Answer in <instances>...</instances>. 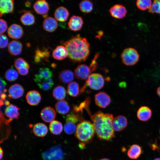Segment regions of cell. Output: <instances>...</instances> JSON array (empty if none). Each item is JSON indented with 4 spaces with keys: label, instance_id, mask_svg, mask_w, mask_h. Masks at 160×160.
Returning <instances> with one entry per match:
<instances>
[{
    "label": "cell",
    "instance_id": "cell-1",
    "mask_svg": "<svg viewBox=\"0 0 160 160\" xmlns=\"http://www.w3.org/2000/svg\"><path fill=\"white\" fill-rule=\"evenodd\" d=\"M68 57L73 63L85 61L90 53V44L87 39L78 34L64 43Z\"/></svg>",
    "mask_w": 160,
    "mask_h": 160
},
{
    "label": "cell",
    "instance_id": "cell-2",
    "mask_svg": "<svg viewBox=\"0 0 160 160\" xmlns=\"http://www.w3.org/2000/svg\"><path fill=\"white\" fill-rule=\"evenodd\" d=\"M97 136L100 140L109 141L114 136L112 124V114L105 113L99 110L90 116Z\"/></svg>",
    "mask_w": 160,
    "mask_h": 160
},
{
    "label": "cell",
    "instance_id": "cell-3",
    "mask_svg": "<svg viewBox=\"0 0 160 160\" xmlns=\"http://www.w3.org/2000/svg\"><path fill=\"white\" fill-rule=\"evenodd\" d=\"M95 132L93 124L89 121L82 120L77 125L75 136L81 143L85 144L91 141Z\"/></svg>",
    "mask_w": 160,
    "mask_h": 160
},
{
    "label": "cell",
    "instance_id": "cell-4",
    "mask_svg": "<svg viewBox=\"0 0 160 160\" xmlns=\"http://www.w3.org/2000/svg\"><path fill=\"white\" fill-rule=\"evenodd\" d=\"M104 82V78L100 74L98 73L92 74L87 79L85 84L80 89V92H84L87 86L94 90H100L103 87Z\"/></svg>",
    "mask_w": 160,
    "mask_h": 160
},
{
    "label": "cell",
    "instance_id": "cell-5",
    "mask_svg": "<svg viewBox=\"0 0 160 160\" xmlns=\"http://www.w3.org/2000/svg\"><path fill=\"white\" fill-rule=\"evenodd\" d=\"M121 58L124 64L127 66H132L138 62L139 59V55L135 49L129 47L123 50L121 54Z\"/></svg>",
    "mask_w": 160,
    "mask_h": 160
},
{
    "label": "cell",
    "instance_id": "cell-6",
    "mask_svg": "<svg viewBox=\"0 0 160 160\" xmlns=\"http://www.w3.org/2000/svg\"><path fill=\"white\" fill-rule=\"evenodd\" d=\"M81 120V117L75 113L71 112L68 114L66 116L64 127L65 132L69 135L74 133L76 132V124Z\"/></svg>",
    "mask_w": 160,
    "mask_h": 160
},
{
    "label": "cell",
    "instance_id": "cell-7",
    "mask_svg": "<svg viewBox=\"0 0 160 160\" xmlns=\"http://www.w3.org/2000/svg\"><path fill=\"white\" fill-rule=\"evenodd\" d=\"M95 100L96 104L102 108H105L111 102L110 97L104 92H100L95 96Z\"/></svg>",
    "mask_w": 160,
    "mask_h": 160
},
{
    "label": "cell",
    "instance_id": "cell-8",
    "mask_svg": "<svg viewBox=\"0 0 160 160\" xmlns=\"http://www.w3.org/2000/svg\"><path fill=\"white\" fill-rule=\"evenodd\" d=\"M109 13L111 16L116 19H122L125 17L127 11L125 6L120 4H116L110 9Z\"/></svg>",
    "mask_w": 160,
    "mask_h": 160
},
{
    "label": "cell",
    "instance_id": "cell-9",
    "mask_svg": "<svg viewBox=\"0 0 160 160\" xmlns=\"http://www.w3.org/2000/svg\"><path fill=\"white\" fill-rule=\"evenodd\" d=\"M92 72L89 66L84 64L79 65L76 68L74 74L79 79L85 80L88 78Z\"/></svg>",
    "mask_w": 160,
    "mask_h": 160
},
{
    "label": "cell",
    "instance_id": "cell-10",
    "mask_svg": "<svg viewBox=\"0 0 160 160\" xmlns=\"http://www.w3.org/2000/svg\"><path fill=\"white\" fill-rule=\"evenodd\" d=\"M128 121L126 118L122 115L118 116L113 118L112 124L114 131L119 132L127 127Z\"/></svg>",
    "mask_w": 160,
    "mask_h": 160
},
{
    "label": "cell",
    "instance_id": "cell-11",
    "mask_svg": "<svg viewBox=\"0 0 160 160\" xmlns=\"http://www.w3.org/2000/svg\"><path fill=\"white\" fill-rule=\"evenodd\" d=\"M7 33L9 37L11 38L18 39L23 36V31L20 25L16 24H13L9 27Z\"/></svg>",
    "mask_w": 160,
    "mask_h": 160
},
{
    "label": "cell",
    "instance_id": "cell-12",
    "mask_svg": "<svg viewBox=\"0 0 160 160\" xmlns=\"http://www.w3.org/2000/svg\"><path fill=\"white\" fill-rule=\"evenodd\" d=\"M83 24L82 18L79 16L73 15L70 18L68 23L69 29L73 31H77L80 30Z\"/></svg>",
    "mask_w": 160,
    "mask_h": 160
},
{
    "label": "cell",
    "instance_id": "cell-13",
    "mask_svg": "<svg viewBox=\"0 0 160 160\" xmlns=\"http://www.w3.org/2000/svg\"><path fill=\"white\" fill-rule=\"evenodd\" d=\"M43 120L46 122H51L55 118L56 113L54 109L50 107L44 108L40 113Z\"/></svg>",
    "mask_w": 160,
    "mask_h": 160
},
{
    "label": "cell",
    "instance_id": "cell-14",
    "mask_svg": "<svg viewBox=\"0 0 160 160\" xmlns=\"http://www.w3.org/2000/svg\"><path fill=\"white\" fill-rule=\"evenodd\" d=\"M53 76L52 72L48 68L39 69L38 73L34 76V81L37 83L39 82L51 78Z\"/></svg>",
    "mask_w": 160,
    "mask_h": 160
},
{
    "label": "cell",
    "instance_id": "cell-15",
    "mask_svg": "<svg viewBox=\"0 0 160 160\" xmlns=\"http://www.w3.org/2000/svg\"><path fill=\"white\" fill-rule=\"evenodd\" d=\"M24 89L22 86L18 84L11 85L8 90L9 97L17 99L21 97L23 95Z\"/></svg>",
    "mask_w": 160,
    "mask_h": 160
},
{
    "label": "cell",
    "instance_id": "cell-16",
    "mask_svg": "<svg viewBox=\"0 0 160 160\" xmlns=\"http://www.w3.org/2000/svg\"><path fill=\"white\" fill-rule=\"evenodd\" d=\"M26 99L27 103L30 105H38L41 101V97L39 92L36 90H31L27 93Z\"/></svg>",
    "mask_w": 160,
    "mask_h": 160
},
{
    "label": "cell",
    "instance_id": "cell-17",
    "mask_svg": "<svg viewBox=\"0 0 160 160\" xmlns=\"http://www.w3.org/2000/svg\"><path fill=\"white\" fill-rule=\"evenodd\" d=\"M33 8L38 14L47 15L49 10V6L48 2L44 0H39L36 1L33 5Z\"/></svg>",
    "mask_w": 160,
    "mask_h": 160
},
{
    "label": "cell",
    "instance_id": "cell-18",
    "mask_svg": "<svg viewBox=\"0 0 160 160\" xmlns=\"http://www.w3.org/2000/svg\"><path fill=\"white\" fill-rule=\"evenodd\" d=\"M19 110V108L17 106L10 104L5 109V115L11 121L12 119H18L20 115Z\"/></svg>",
    "mask_w": 160,
    "mask_h": 160
},
{
    "label": "cell",
    "instance_id": "cell-19",
    "mask_svg": "<svg viewBox=\"0 0 160 160\" xmlns=\"http://www.w3.org/2000/svg\"><path fill=\"white\" fill-rule=\"evenodd\" d=\"M14 9V0H1L0 1V17L4 13H12Z\"/></svg>",
    "mask_w": 160,
    "mask_h": 160
},
{
    "label": "cell",
    "instance_id": "cell-20",
    "mask_svg": "<svg viewBox=\"0 0 160 160\" xmlns=\"http://www.w3.org/2000/svg\"><path fill=\"white\" fill-rule=\"evenodd\" d=\"M69 15V12L65 7L60 6L57 8L54 12V16L57 20L61 22L67 20Z\"/></svg>",
    "mask_w": 160,
    "mask_h": 160
},
{
    "label": "cell",
    "instance_id": "cell-21",
    "mask_svg": "<svg viewBox=\"0 0 160 160\" xmlns=\"http://www.w3.org/2000/svg\"><path fill=\"white\" fill-rule=\"evenodd\" d=\"M43 26L44 29L47 31L52 32L54 31L58 26L56 20L51 17L46 18L43 21Z\"/></svg>",
    "mask_w": 160,
    "mask_h": 160
},
{
    "label": "cell",
    "instance_id": "cell-22",
    "mask_svg": "<svg viewBox=\"0 0 160 160\" xmlns=\"http://www.w3.org/2000/svg\"><path fill=\"white\" fill-rule=\"evenodd\" d=\"M22 45L19 41L13 40L11 41L8 45V50L9 53L12 55H17L22 52Z\"/></svg>",
    "mask_w": 160,
    "mask_h": 160
},
{
    "label": "cell",
    "instance_id": "cell-23",
    "mask_svg": "<svg viewBox=\"0 0 160 160\" xmlns=\"http://www.w3.org/2000/svg\"><path fill=\"white\" fill-rule=\"evenodd\" d=\"M151 110L149 107L146 106L140 107L137 112V118L140 120L143 121L148 120L151 118Z\"/></svg>",
    "mask_w": 160,
    "mask_h": 160
},
{
    "label": "cell",
    "instance_id": "cell-24",
    "mask_svg": "<svg viewBox=\"0 0 160 160\" xmlns=\"http://www.w3.org/2000/svg\"><path fill=\"white\" fill-rule=\"evenodd\" d=\"M52 55L54 59L58 60H62L68 57L67 51L65 46H58L53 50Z\"/></svg>",
    "mask_w": 160,
    "mask_h": 160
},
{
    "label": "cell",
    "instance_id": "cell-25",
    "mask_svg": "<svg viewBox=\"0 0 160 160\" xmlns=\"http://www.w3.org/2000/svg\"><path fill=\"white\" fill-rule=\"evenodd\" d=\"M90 99L87 97L85 100L81 103L79 105H76L73 107V112L76 114L80 115L83 113L84 109L86 110L89 116L91 115L89 109Z\"/></svg>",
    "mask_w": 160,
    "mask_h": 160
},
{
    "label": "cell",
    "instance_id": "cell-26",
    "mask_svg": "<svg viewBox=\"0 0 160 160\" xmlns=\"http://www.w3.org/2000/svg\"><path fill=\"white\" fill-rule=\"evenodd\" d=\"M33 131L35 135L39 137H42L47 134L48 129L45 124L39 123L34 125Z\"/></svg>",
    "mask_w": 160,
    "mask_h": 160
},
{
    "label": "cell",
    "instance_id": "cell-27",
    "mask_svg": "<svg viewBox=\"0 0 160 160\" xmlns=\"http://www.w3.org/2000/svg\"><path fill=\"white\" fill-rule=\"evenodd\" d=\"M35 53L34 60L36 63L40 62L43 60L47 61L49 55V52L47 49H45L41 50L37 47Z\"/></svg>",
    "mask_w": 160,
    "mask_h": 160
},
{
    "label": "cell",
    "instance_id": "cell-28",
    "mask_svg": "<svg viewBox=\"0 0 160 160\" xmlns=\"http://www.w3.org/2000/svg\"><path fill=\"white\" fill-rule=\"evenodd\" d=\"M55 107L56 111L61 114H65L70 110V107L68 103L64 100L58 101L55 104Z\"/></svg>",
    "mask_w": 160,
    "mask_h": 160
},
{
    "label": "cell",
    "instance_id": "cell-29",
    "mask_svg": "<svg viewBox=\"0 0 160 160\" xmlns=\"http://www.w3.org/2000/svg\"><path fill=\"white\" fill-rule=\"evenodd\" d=\"M58 78L61 82L67 83L73 80L74 75L73 72L70 70H63L59 72Z\"/></svg>",
    "mask_w": 160,
    "mask_h": 160
},
{
    "label": "cell",
    "instance_id": "cell-30",
    "mask_svg": "<svg viewBox=\"0 0 160 160\" xmlns=\"http://www.w3.org/2000/svg\"><path fill=\"white\" fill-rule=\"evenodd\" d=\"M142 153L141 147L138 145L134 144L132 145L127 152L128 156L131 159L138 158Z\"/></svg>",
    "mask_w": 160,
    "mask_h": 160
},
{
    "label": "cell",
    "instance_id": "cell-31",
    "mask_svg": "<svg viewBox=\"0 0 160 160\" xmlns=\"http://www.w3.org/2000/svg\"><path fill=\"white\" fill-rule=\"evenodd\" d=\"M49 129L53 134L58 135L61 133L63 130V126L60 122L54 120L49 124Z\"/></svg>",
    "mask_w": 160,
    "mask_h": 160
},
{
    "label": "cell",
    "instance_id": "cell-32",
    "mask_svg": "<svg viewBox=\"0 0 160 160\" xmlns=\"http://www.w3.org/2000/svg\"><path fill=\"white\" fill-rule=\"evenodd\" d=\"M52 95L56 99L59 100H63L66 97V91L63 87L58 86L54 89Z\"/></svg>",
    "mask_w": 160,
    "mask_h": 160
},
{
    "label": "cell",
    "instance_id": "cell-33",
    "mask_svg": "<svg viewBox=\"0 0 160 160\" xmlns=\"http://www.w3.org/2000/svg\"><path fill=\"white\" fill-rule=\"evenodd\" d=\"M22 23L25 25H29L34 24L35 18L34 15L30 12H26L23 14L20 18Z\"/></svg>",
    "mask_w": 160,
    "mask_h": 160
},
{
    "label": "cell",
    "instance_id": "cell-34",
    "mask_svg": "<svg viewBox=\"0 0 160 160\" xmlns=\"http://www.w3.org/2000/svg\"><path fill=\"white\" fill-rule=\"evenodd\" d=\"M93 7L92 2L88 0H83L79 4L80 9L84 13L91 12L93 10Z\"/></svg>",
    "mask_w": 160,
    "mask_h": 160
},
{
    "label": "cell",
    "instance_id": "cell-35",
    "mask_svg": "<svg viewBox=\"0 0 160 160\" xmlns=\"http://www.w3.org/2000/svg\"><path fill=\"white\" fill-rule=\"evenodd\" d=\"M67 93L69 95L76 97L79 93V84L76 82L70 83L68 86Z\"/></svg>",
    "mask_w": 160,
    "mask_h": 160
},
{
    "label": "cell",
    "instance_id": "cell-36",
    "mask_svg": "<svg viewBox=\"0 0 160 160\" xmlns=\"http://www.w3.org/2000/svg\"><path fill=\"white\" fill-rule=\"evenodd\" d=\"M54 84L52 78L42 81L37 83L39 88L44 91H47L50 89Z\"/></svg>",
    "mask_w": 160,
    "mask_h": 160
},
{
    "label": "cell",
    "instance_id": "cell-37",
    "mask_svg": "<svg viewBox=\"0 0 160 160\" xmlns=\"http://www.w3.org/2000/svg\"><path fill=\"white\" fill-rule=\"evenodd\" d=\"M152 4L150 0H138L136 2L137 7L143 11L149 9L151 6Z\"/></svg>",
    "mask_w": 160,
    "mask_h": 160
},
{
    "label": "cell",
    "instance_id": "cell-38",
    "mask_svg": "<svg viewBox=\"0 0 160 160\" xmlns=\"http://www.w3.org/2000/svg\"><path fill=\"white\" fill-rule=\"evenodd\" d=\"M6 79L9 81H12L16 80L18 77V72L13 68H10L5 73Z\"/></svg>",
    "mask_w": 160,
    "mask_h": 160
},
{
    "label": "cell",
    "instance_id": "cell-39",
    "mask_svg": "<svg viewBox=\"0 0 160 160\" xmlns=\"http://www.w3.org/2000/svg\"><path fill=\"white\" fill-rule=\"evenodd\" d=\"M14 66L17 70L21 68H29V65L28 63L24 59L21 58L17 59L14 62Z\"/></svg>",
    "mask_w": 160,
    "mask_h": 160
},
{
    "label": "cell",
    "instance_id": "cell-40",
    "mask_svg": "<svg viewBox=\"0 0 160 160\" xmlns=\"http://www.w3.org/2000/svg\"><path fill=\"white\" fill-rule=\"evenodd\" d=\"M148 12L152 14H159L160 15V0L153 1L151 6L148 9Z\"/></svg>",
    "mask_w": 160,
    "mask_h": 160
},
{
    "label": "cell",
    "instance_id": "cell-41",
    "mask_svg": "<svg viewBox=\"0 0 160 160\" xmlns=\"http://www.w3.org/2000/svg\"><path fill=\"white\" fill-rule=\"evenodd\" d=\"M8 40L7 36L3 34L0 35V47L4 48L8 45Z\"/></svg>",
    "mask_w": 160,
    "mask_h": 160
},
{
    "label": "cell",
    "instance_id": "cell-42",
    "mask_svg": "<svg viewBox=\"0 0 160 160\" xmlns=\"http://www.w3.org/2000/svg\"><path fill=\"white\" fill-rule=\"evenodd\" d=\"M99 55V53L97 52L96 53L90 65L89 66L91 69L92 72L95 71L97 69L98 64L97 61V59Z\"/></svg>",
    "mask_w": 160,
    "mask_h": 160
},
{
    "label": "cell",
    "instance_id": "cell-43",
    "mask_svg": "<svg viewBox=\"0 0 160 160\" xmlns=\"http://www.w3.org/2000/svg\"><path fill=\"white\" fill-rule=\"evenodd\" d=\"M7 25L6 21L3 19H0V34L4 33L7 29Z\"/></svg>",
    "mask_w": 160,
    "mask_h": 160
},
{
    "label": "cell",
    "instance_id": "cell-44",
    "mask_svg": "<svg viewBox=\"0 0 160 160\" xmlns=\"http://www.w3.org/2000/svg\"><path fill=\"white\" fill-rule=\"evenodd\" d=\"M6 83L5 81L0 79V95L3 94H5V93L7 91V89H6Z\"/></svg>",
    "mask_w": 160,
    "mask_h": 160
},
{
    "label": "cell",
    "instance_id": "cell-45",
    "mask_svg": "<svg viewBox=\"0 0 160 160\" xmlns=\"http://www.w3.org/2000/svg\"><path fill=\"white\" fill-rule=\"evenodd\" d=\"M18 73L21 75L25 76L28 74L29 68H23L17 70Z\"/></svg>",
    "mask_w": 160,
    "mask_h": 160
},
{
    "label": "cell",
    "instance_id": "cell-46",
    "mask_svg": "<svg viewBox=\"0 0 160 160\" xmlns=\"http://www.w3.org/2000/svg\"><path fill=\"white\" fill-rule=\"evenodd\" d=\"M0 160H1L2 158H3V150L2 148L1 147H0Z\"/></svg>",
    "mask_w": 160,
    "mask_h": 160
},
{
    "label": "cell",
    "instance_id": "cell-47",
    "mask_svg": "<svg viewBox=\"0 0 160 160\" xmlns=\"http://www.w3.org/2000/svg\"><path fill=\"white\" fill-rule=\"evenodd\" d=\"M157 93L158 96L160 97V86L157 89Z\"/></svg>",
    "mask_w": 160,
    "mask_h": 160
},
{
    "label": "cell",
    "instance_id": "cell-48",
    "mask_svg": "<svg viewBox=\"0 0 160 160\" xmlns=\"http://www.w3.org/2000/svg\"><path fill=\"white\" fill-rule=\"evenodd\" d=\"M103 34V33L102 31H100L98 32V35L97 36V37L99 38L102 35V34Z\"/></svg>",
    "mask_w": 160,
    "mask_h": 160
},
{
    "label": "cell",
    "instance_id": "cell-49",
    "mask_svg": "<svg viewBox=\"0 0 160 160\" xmlns=\"http://www.w3.org/2000/svg\"><path fill=\"white\" fill-rule=\"evenodd\" d=\"M25 5L27 7H29L30 5V3L29 2L27 1L25 3Z\"/></svg>",
    "mask_w": 160,
    "mask_h": 160
},
{
    "label": "cell",
    "instance_id": "cell-50",
    "mask_svg": "<svg viewBox=\"0 0 160 160\" xmlns=\"http://www.w3.org/2000/svg\"><path fill=\"white\" fill-rule=\"evenodd\" d=\"M5 104L7 105H9V102L7 100H6L5 101Z\"/></svg>",
    "mask_w": 160,
    "mask_h": 160
},
{
    "label": "cell",
    "instance_id": "cell-51",
    "mask_svg": "<svg viewBox=\"0 0 160 160\" xmlns=\"http://www.w3.org/2000/svg\"><path fill=\"white\" fill-rule=\"evenodd\" d=\"M100 160H110L107 158H104V159H100Z\"/></svg>",
    "mask_w": 160,
    "mask_h": 160
},
{
    "label": "cell",
    "instance_id": "cell-52",
    "mask_svg": "<svg viewBox=\"0 0 160 160\" xmlns=\"http://www.w3.org/2000/svg\"><path fill=\"white\" fill-rule=\"evenodd\" d=\"M154 160H160V158H156Z\"/></svg>",
    "mask_w": 160,
    "mask_h": 160
},
{
    "label": "cell",
    "instance_id": "cell-53",
    "mask_svg": "<svg viewBox=\"0 0 160 160\" xmlns=\"http://www.w3.org/2000/svg\"><path fill=\"white\" fill-rule=\"evenodd\" d=\"M159 134H160V131H159Z\"/></svg>",
    "mask_w": 160,
    "mask_h": 160
},
{
    "label": "cell",
    "instance_id": "cell-54",
    "mask_svg": "<svg viewBox=\"0 0 160 160\" xmlns=\"http://www.w3.org/2000/svg\"><path fill=\"white\" fill-rule=\"evenodd\" d=\"M159 148H160V146H159Z\"/></svg>",
    "mask_w": 160,
    "mask_h": 160
}]
</instances>
